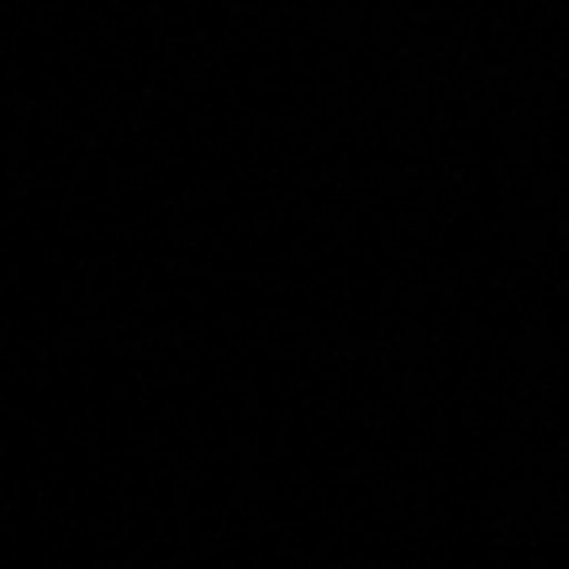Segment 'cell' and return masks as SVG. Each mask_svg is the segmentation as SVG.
I'll return each mask as SVG.
<instances>
[]
</instances>
